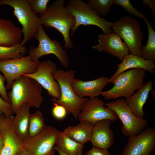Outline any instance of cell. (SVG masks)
I'll list each match as a JSON object with an SVG mask.
<instances>
[{
    "label": "cell",
    "mask_w": 155,
    "mask_h": 155,
    "mask_svg": "<svg viewBox=\"0 0 155 155\" xmlns=\"http://www.w3.org/2000/svg\"><path fill=\"white\" fill-rule=\"evenodd\" d=\"M42 88L36 80L29 77L23 75L17 78L8 94L13 114L24 103L30 108H39L44 99Z\"/></svg>",
    "instance_id": "1"
},
{
    "label": "cell",
    "mask_w": 155,
    "mask_h": 155,
    "mask_svg": "<svg viewBox=\"0 0 155 155\" xmlns=\"http://www.w3.org/2000/svg\"><path fill=\"white\" fill-rule=\"evenodd\" d=\"M65 0H57L48 7L46 12L39 17L46 28H54L62 35L65 49L73 48L70 32L75 24L74 17L64 6Z\"/></svg>",
    "instance_id": "2"
},
{
    "label": "cell",
    "mask_w": 155,
    "mask_h": 155,
    "mask_svg": "<svg viewBox=\"0 0 155 155\" xmlns=\"http://www.w3.org/2000/svg\"><path fill=\"white\" fill-rule=\"evenodd\" d=\"M75 73L72 70L65 71L61 69H57L53 73L54 79L60 86L61 96L59 99L52 97L51 100L53 102L64 107L67 112L77 119L83 104L88 99L79 98L74 92L71 83Z\"/></svg>",
    "instance_id": "3"
},
{
    "label": "cell",
    "mask_w": 155,
    "mask_h": 155,
    "mask_svg": "<svg viewBox=\"0 0 155 155\" xmlns=\"http://www.w3.org/2000/svg\"><path fill=\"white\" fill-rule=\"evenodd\" d=\"M145 71L139 68L130 69L119 74L111 82L114 85L101 94L106 100L129 97L144 84Z\"/></svg>",
    "instance_id": "4"
},
{
    "label": "cell",
    "mask_w": 155,
    "mask_h": 155,
    "mask_svg": "<svg viewBox=\"0 0 155 155\" xmlns=\"http://www.w3.org/2000/svg\"><path fill=\"white\" fill-rule=\"evenodd\" d=\"M1 5L13 8V15L22 26L23 38L20 44L24 46L35 38L39 26L42 25L40 18L31 9L28 0H1Z\"/></svg>",
    "instance_id": "5"
},
{
    "label": "cell",
    "mask_w": 155,
    "mask_h": 155,
    "mask_svg": "<svg viewBox=\"0 0 155 155\" xmlns=\"http://www.w3.org/2000/svg\"><path fill=\"white\" fill-rule=\"evenodd\" d=\"M65 7L75 19V24L71 30V36L81 25L96 26L100 27L104 34L113 32L110 28L113 22L100 17L99 13L92 8L87 3L81 0H70Z\"/></svg>",
    "instance_id": "6"
},
{
    "label": "cell",
    "mask_w": 155,
    "mask_h": 155,
    "mask_svg": "<svg viewBox=\"0 0 155 155\" xmlns=\"http://www.w3.org/2000/svg\"><path fill=\"white\" fill-rule=\"evenodd\" d=\"M113 32L124 41L130 54L141 57L144 46L141 43L144 34L140 24L136 19L127 16L113 23Z\"/></svg>",
    "instance_id": "7"
},
{
    "label": "cell",
    "mask_w": 155,
    "mask_h": 155,
    "mask_svg": "<svg viewBox=\"0 0 155 155\" xmlns=\"http://www.w3.org/2000/svg\"><path fill=\"white\" fill-rule=\"evenodd\" d=\"M39 44L37 47L30 46L29 55L34 61H38L41 57L53 54L55 55L61 65L65 68L69 65V59L66 50H63L61 43L57 40H52L46 34L42 25H40L35 36Z\"/></svg>",
    "instance_id": "8"
},
{
    "label": "cell",
    "mask_w": 155,
    "mask_h": 155,
    "mask_svg": "<svg viewBox=\"0 0 155 155\" xmlns=\"http://www.w3.org/2000/svg\"><path fill=\"white\" fill-rule=\"evenodd\" d=\"M105 105L114 111L121 121L123 124L121 131L125 135L129 137L137 135L148 125L147 120L138 118L134 115L125 99H117L105 104Z\"/></svg>",
    "instance_id": "9"
},
{
    "label": "cell",
    "mask_w": 155,
    "mask_h": 155,
    "mask_svg": "<svg viewBox=\"0 0 155 155\" xmlns=\"http://www.w3.org/2000/svg\"><path fill=\"white\" fill-rule=\"evenodd\" d=\"M59 131L51 126H46L39 133L23 141L24 148L32 155H53Z\"/></svg>",
    "instance_id": "10"
},
{
    "label": "cell",
    "mask_w": 155,
    "mask_h": 155,
    "mask_svg": "<svg viewBox=\"0 0 155 155\" xmlns=\"http://www.w3.org/2000/svg\"><path fill=\"white\" fill-rule=\"evenodd\" d=\"M39 61L32 60L28 55L13 59L0 60V71L7 81L6 90L11 88L14 81L25 74L34 73Z\"/></svg>",
    "instance_id": "11"
},
{
    "label": "cell",
    "mask_w": 155,
    "mask_h": 155,
    "mask_svg": "<svg viewBox=\"0 0 155 155\" xmlns=\"http://www.w3.org/2000/svg\"><path fill=\"white\" fill-rule=\"evenodd\" d=\"M155 149V129L148 127L129 137L121 155H152Z\"/></svg>",
    "instance_id": "12"
},
{
    "label": "cell",
    "mask_w": 155,
    "mask_h": 155,
    "mask_svg": "<svg viewBox=\"0 0 155 155\" xmlns=\"http://www.w3.org/2000/svg\"><path fill=\"white\" fill-rule=\"evenodd\" d=\"M57 69L56 64L51 60L39 61L37 70L34 73L24 75L34 79L47 91L49 95L59 99L61 96L60 88L53 76V73Z\"/></svg>",
    "instance_id": "13"
},
{
    "label": "cell",
    "mask_w": 155,
    "mask_h": 155,
    "mask_svg": "<svg viewBox=\"0 0 155 155\" xmlns=\"http://www.w3.org/2000/svg\"><path fill=\"white\" fill-rule=\"evenodd\" d=\"M104 105L105 102L98 97L90 98L83 104L78 119L80 121H86L93 125L103 120L114 121L117 119L115 112Z\"/></svg>",
    "instance_id": "14"
},
{
    "label": "cell",
    "mask_w": 155,
    "mask_h": 155,
    "mask_svg": "<svg viewBox=\"0 0 155 155\" xmlns=\"http://www.w3.org/2000/svg\"><path fill=\"white\" fill-rule=\"evenodd\" d=\"M98 44L92 47L99 52H105L122 60L129 54L128 48L117 34L113 32L102 33L98 36Z\"/></svg>",
    "instance_id": "15"
},
{
    "label": "cell",
    "mask_w": 155,
    "mask_h": 155,
    "mask_svg": "<svg viewBox=\"0 0 155 155\" xmlns=\"http://www.w3.org/2000/svg\"><path fill=\"white\" fill-rule=\"evenodd\" d=\"M109 80L108 78L103 76L88 81L75 78L71 85L75 94L79 98L98 97L101 95L103 88L110 83Z\"/></svg>",
    "instance_id": "16"
},
{
    "label": "cell",
    "mask_w": 155,
    "mask_h": 155,
    "mask_svg": "<svg viewBox=\"0 0 155 155\" xmlns=\"http://www.w3.org/2000/svg\"><path fill=\"white\" fill-rule=\"evenodd\" d=\"M14 117H7L2 130L4 138L3 146L0 155H19L24 149L23 141L15 132L13 127Z\"/></svg>",
    "instance_id": "17"
},
{
    "label": "cell",
    "mask_w": 155,
    "mask_h": 155,
    "mask_svg": "<svg viewBox=\"0 0 155 155\" xmlns=\"http://www.w3.org/2000/svg\"><path fill=\"white\" fill-rule=\"evenodd\" d=\"M111 122L104 120L93 125L90 141L93 146L108 149L113 145L114 135L110 128Z\"/></svg>",
    "instance_id": "18"
},
{
    "label": "cell",
    "mask_w": 155,
    "mask_h": 155,
    "mask_svg": "<svg viewBox=\"0 0 155 155\" xmlns=\"http://www.w3.org/2000/svg\"><path fill=\"white\" fill-rule=\"evenodd\" d=\"M153 82H146L129 97L126 98V103L132 112L137 117L144 119V106L146 103L150 92L152 89Z\"/></svg>",
    "instance_id": "19"
},
{
    "label": "cell",
    "mask_w": 155,
    "mask_h": 155,
    "mask_svg": "<svg viewBox=\"0 0 155 155\" xmlns=\"http://www.w3.org/2000/svg\"><path fill=\"white\" fill-rule=\"evenodd\" d=\"M22 35V29L12 21L0 19V45L11 47L20 44Z\"/></svg>",
    "instance_id": "20"
},
{
    "label": "cell",
    "mask_w": 155,
    "mask_h": 155,
    "mask_svg": "<svg viewBox=\"0 0 155 155\" xmlns=\"http://www.w3.org/2000/svg\"><path fill=\"white\" fill-rule=\"evenodd\" d=\"M122 60L121 62L117 65L116 71L109 79V83L119 74L130 69L139 68L151 73L155 72V64L154 62L145 59L141 57L130 54Z\"/></svg>",
    "instance_id": "21"
},
{
    "label": "cell",
    "mask_w": 155,
    "mask_h": 155,
    "mask_svg": "<svg viewBox=\"0 0 155 155\" xmlns=\"http://www.w3.org/2000/svg\"><path fill=\"white\" fill-rule=\"evenodd\" d=\"M30 107L26 104H21L17 109L13 121V128L16 135L23 141L28 137Z\"/></svg>",
    "instance_id": "22"
},
{
    "label": "cell",
    "mask_w": 155,
    "mask_h": 155,
    "mask_svg": "<svg viewBox=\"0 0 155 155\" xmlns=\"http://www.w3.org/2000/svg\"><path fill=\"white\" fill-rule=\"evenodd\" d=\"M93 126L87 121H81L76 125L68 127L63 132L70 138L84 145L90 141Z\"/></svg>",
    "instance_id": "23"
},
{
    "label": "cell",
    "mask_w": 155,
    "mask_h": 155,
    "mask_svg": "<svg viewBox=\"0 0 155 155\" xmlns=\"http://www.w3.org/2000/svg\"><path fill=\"white\" fill-rule=\"evenodd\" d=\"M57 147L70 155H82L84 146L69 137L63 131H59Z\"/></svg>",
    "instance_id": "24"
},
{
    "label": "cell",
    "mask_w": 155,
    "mask_h": 155,
    "mask_svg": "<svg viewBox=\"0 0 155 155\" xmlns=\"http://www.w3.org/2000/svg\"><path fill=\"white\" fill-rule=\"evenodd\" d=\"M147 26L148 35L147 42L143 48L141 57L145 59L155 61V32L151 23L142 13L140 15Z\"/></svg>",
    "instance_id": "25"
},
{
    "label": "cell",
    "mask_w": 155,
    "mask_h": 155,
    "mask_svg": "<svg viewBox=\"0 0 155 155\" xmlns=\"http://www.w3.org/2000/svg\"><path fill=\"white\" fill-rule=\"evenodd\" d=\"M42 113L39 111L30 114L28 131V137H34L40 133L46 127Z\"/></svg>",
    "instance_id": "26"
},
{
    "label": "cell",
    "mask_w": 155,
    "mask_h": 155,
    "mask_svg": "<svg viewBox=\"0 0 155 155\" xmlns=\"http://www.w3.org/2000/svg\"><path fill=\"white\" fill-rule=\"evenodd\" d=\"M25 46L20 44L11 47L0 45V60H5L22 57L27 52Z\"/></svg>",
    "instance_id": "27"
},
{
    "label": "cell",
    "mask_w": 155,
    "mask_h": 155,
    "mask_svg": "<svg viewBox=\"0 0 155 155\" xmlns=\"http://www.w3.org/2000/svg\"><path fill=\"white\" fill-rule=\"evenodd\" d=\"M87 3L92 8L104 17L107 15L114 4V0H89Z\"/></svg>",
    "instance_id": "28"
},
{
    "label": "cell",
    "mask_w": 155,
    "mask_h": 155,
    "mask_svg": "<svg viewBox=\"0 0 155 155\" xmlns=\"http://www.w3.org/2000/svg\"><path fill=\"white\" fill-rule=\"evenodd\" d=\"M31 9L40 15L45 13L47 9L49 0H28Z\"/></svg>",
    "instance_id": "29"
},
{
    "label": "cell",
    "mask_w": 155,
    "mask_h": 155,
    "mask_svg": "<svg viewBox=\"0 0 155 155\" xmlns=\"http://www.w3.org/2000/svg\"><path fill=\"white\" fill-rule=\"evenodd\" d=\"M114 4L121 6L129 13L139 18H141L140 15L142 13L133 7L129 0H114Z\"/></svg>",
    "instance_id": "30"
},
{
    "label": "cell",
    "mask_w": 155,
    "mask_h": 155,
    "mask_svg": "<svg viewBox=\"0 0 155 155\" xmlns=\"http://www.w3.org/2000/svg\"><path fill=\"white\" fill-rule=\"evenodd\" d=\"M53 106L51 113L53 117L57 119L62 120L66 117L67 111L62 106L56 103L53 102Z\"/></svg>",
    "instance_id": "31"
},
{
    "label": "cell",
    "mask_w": 155,
    "mask_h": 155,
    "mask_svg": "<svg viewBox=\"0 0 155 155\" xmlns=\"http://www.w3.org/2000/svg\"><path fill=\"white\" fill-rule=\"evenodd\" d=\"M5 80L6 79L4 76L0 74V95L4 101L11 104V101L7 93L4 84Z\"/></svg>",
    "instance_id": "32"
},
{
    "label": "cell",
    "mask_w": 155,
    "mask_h": 155,
    "mask_svg": "<svg viewBox=\"0 0 155 155\" xmlns=\"http://www.w3.org/2000/svg\"><path fill=\"white\" fill-rule=\"evenodd\" d=\"M0 110L6 116H12L13 114L11 104L4 101L0 96Z\"/></svg>",
    "instance_id": "33"
},
{
    "label": "cell",
    "mask_w": 155,
    "mask_h": 155,
    "mask_svg": "<svg viewBox=\"0 0 155 155\" xmlns=\"http://www.w3.org/2000/svg\"><path fill=\"white\" fill-rule=\"evenodd\" d=\"M85 155H111L108 149L93 147Z\"/></svg>",
    "instance_id": "34"
},
{
    "label": "cell",
    "mask_w": 155,
    "mask_h": 155,
    "mask_svg": "<svg viewBox=\"0 0 155 155\" xmlns=\"http://www.w3.org/2000/svg\"><path fill=\"white\" fill-rule=\"evenodd\" d=\"M143 3L144 5H148L152 10L153 17L155 15V0H143Z\"/></svg>",
    "instance_id": "35"
},
{
    "label": "cell",
    "mask_w": 155,
    "mask_h": 155,
    "mask_svg": "<svg viewBox=\"0 0 155 155\" xmlns=\"http://www.w3.org/2000/svg\"><path fill=\"white\" fill-rule=\"evenodd\" d=\"M6 118L7 116L3 113L0 114V134L5 124Z\"/></svg>",
    "instance_id": "36"
},
{
    "label": "cell",
    "mask_w": 155,
    "mask_h": 155,
    "mask_svg": "<svg viewBox=\"0 0 155 155\" xmlns=\"http://www.w3.org/2000/svg\"><path fill=\"white\" fill-rule=\"evenodd\" d=\"M4 142V135L1 132L0 134V155L3 146Z\"/></svg>",
    "instance_id": "37"
},
{
    "label": "cell",
    "mask_w": 155,
    "mask_h": 155,
    "mask_svg": "<svg viewBox=\"0 0 155 155\" xmlns=\"http://www.w3.org/2000/svg\"><path fill=\"white\" fill-rule=\"evenodd\" d=\"M54 149L56 151L58 152L59 155H70L69 154L63 152L57 146H55Z\"/></svg>",
    "instance_id": "38"
},
{
    "label": "cell",
    "mask_w": 155,
    "mask_h": 155,
    "mask_svg": "<svg viewBox=\"0 0 155 155\" xmlns=\"http://www.w3.org/2000/svg\"><path fill=\"white\" fill-rule=\"evenodd\" d=\"M19 155H32L31 154L28 150L24 149Z\"/></svg>",
    "instance_id": "39"
},
{
    "label": "cell",
    "mask_w": 155,
    "mask_h": 155,
    "mask_svg": "<svg viewBox=\"0 0 155 155\" xmlns=\"http://www.w3.org/2000/svg\"><path fill=\"white\" fill-rule=\"evenodd\" d=\"M3 113L0 110V114Z\"/></svg>",
    "instance_id": "40"
},
{
    "label": "cell",
    "mask_w": 155,
    "mask_h": 155,
    "mask_svg": "<svg viewBox=\"0 0 155 155\" xmlns=\"http://www.w3.org/2000/svg\"><path fill=\"white\" fill-rule=\"evenodd\" d=\"M0 5H1V0H0Z\"/></svg>",
    "instance_id": "41"
},
{
    "label": "cell",
    "mask_w": 155,
    "mask_h": 155,
    "mask_svg": "<svg viewBox=\"0 0 155 155\" xmlns=\"http://www.w3.org/2000/svg\"></svg>",
    "instance_id": "42"
}]
</instances>
